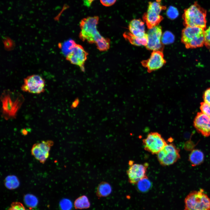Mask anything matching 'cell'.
Returning <instances> with one entry per match:
<instances>
[{"label": "cell", "mask_w": 210, "mask_h": 210, "mask_svg": "<svg viewBox=\"0 0 210 210\" xmlns=\"http://www.w3.org/2000/svg\"><path fill=\"white\" fill-rule=\"evenodd\" d=\"M2 103L1 116L6 120L16 118L17 113L24 102V99L20 92L5 90L0 97Z\"/></svg>", "instance_id": "6da1fadb"}, {"label": "cell", "mask_w": 210, "mask_h": 210, "mask_svg": "<svg viewBox=\"0 0 210 210\" xmlns=\"http://www.w3.org/2000/svg\"><path fill=\"white\" fill-rule=\"evenodd\" d=\"M206 11L195 1L184 10L182 17L186 27H198L205 29L206 27Z\"/></svg>", "instance_id": "7a4b0ae2"}, {"label": "cell", "mask_w": 210, "mask_h": 210, "mask_svg": "<svg viewBox=\"0 0 210 210\" xmlns=\"http://www.w3.org/2000/svg\"><path fill=\"white\" fill-rule=\"evenodd\" d=\"M99 18L97 16H89L81 20L80 22V38L90 44L95 43L103 37L98 31L97 26Z\"/></svg>", "instance_id": "3957f363"}, {"label": "cell", "mask_w": 210, "mask_h": 210, "mask_svg": "<svg viewBox=\"0 0 210 210\" xmlns=\"http://www.w3.org/2000/svg\"><path fill=\"white\" fill-rule=\"evenodd\" d=\"M204 29L186 27L182 32L181 41L187 49L202 47L204 43Z\"/></svg>", "instance_id": "277c9868"}, {"label": "cell", "mask_w": 210, "mask_h": 210, "mask_svg": "<svg viewBox=\"0 0 210 210\" xmlns=\"http://www.w3.org/2000/svg\"><path fill=\"white\" fill-rule=\"evenodd\" d=\"M184 203V210H210V198L202 189L190 192Z\"/></svg>", "instance_id": "5b68a950"}, {"label": "cell", "mask_w": 210, "mask_h": 210, "mask_svg": "<svg viewBox=\"0 0 210 210\" xmlns=\"http://www.w3.org/2000/svg\"><path fill=\"white\" fill-rule=\"evenodd\" d=\"M166 8V6L162 5L160 1L149 2L147 11L143 15V19L148 29L158 25L163 18L160 13Z\"/></svg>", "instance_id": "8992f818"}, {"label": "cell", "mask_w": 210, "mask_h": 210, "mask_svg": "<svg viewBox=\"0 0 210 210\" xmlns=\"http://www.w3.org/2000/svg\"><path fill=\"white\" fill-rule=\"evenodd\" d=\"M180 150L173 143H167L157 154L160 164L163 166L172 165L180 158Z\"/></svg>", "instance_id": "52a82bcc"}, {"label": "cell", "mask_w": 210, "mask_h": 210, "mask_svg": "<svg viewBox=\"0 0 210 210\" xmlns=\"http://www.w3.org/2000/svg\"><path fill=\"white\" fill-rule=\"evenodd\" d=\"M167 144L161 134L157 132L149 133L142 140L144 149L152 154H157Z\"/></svg>", "instance_id": "ba28073f"}, {"label": "cell", "mask_w": 210, "mask_h": 210, "mask_svg": "<svg viewBox=\"0 0 210 210\" xmlns=\"http://www.w3.org/2000/svg\"><path fill=\"white\" fill-rule=\"evenodd\" d=\"M45 86V80L42 77L33 74L24 79V83L21 88L24 92L38 94L44 92Z\"/></svg>", "instance_id": "9c48e42d"}, {"label": "cell", "mask_w": 210, "mask_h": 210, "mask_svg": "<svg viewBox=\"0 0 210 210\" xmlns=\"http://www.w3.org/2000/svg\"><path fill=\"white\" fill-rule=\"evenodd\" d=\"M129 168L126 171L128 182L132 184H136L141 179L147 176L146 175L148 164L135 163L133 161L129 162Z\"/></svg>", "instance_id": "30bf717a"}, {"label": "cell", "mask_w": 210, "mask_h": 210, "mask_svg": "<svg viewBox=\"0 0 210 210\" xmlns=\"http://www.w3.org/2000/svg\"><path fill=\"white\" fill-rule=\"evenodd\" d=\"M148 43L146 46L149 50L162 51L164 46L161 42L162 31L161 27L157 25L149 29L147 33Z\"/></svg>", "instance_id": "8fae6325"}, {"label": "cell", "mask_w": 210, "mask_h": 210, "mask_svg": "<svg viewBox=\"0 0 210 210\" xmlns=\"http://www.w3.org/2000/svg\"><path fill=\"white\" fill-rule=\"evenodd\" d=\"M54 142L51 140L42 141L34 144L31 149L32 155L42 164H44L49 156V152Z\"/></svg>", "instance_id": "7c38bea8"}, {"label": "cell", "mask_w": 210, "mask_h": 210, "mask_svg": "<svg viewBox=\"0 0 210 210\" xmlns=\"http://www.w3.org/2000/svg\"><path fill=\"white\" fill-rule=\"evenodd\" d=\"M88 55V52L81 45L76 44L72 51L66 56V59L71 63L79 66L81 71L84 72V64Z\"/></svg>", "instance_id": "4fadbf2b"}, {"label": "cell", "mask_w": 210, "mask_h": 210, "mask_svg": "<svg viewBox=\"0 0 210 210\" xmlns=\"http://www.w3.org/2000/svg\"><path fill=\"white\" fill-rule=\"evenodd\" d=\"M153 51L148 59L141 62L142 66L147 69L149 73L160 69L166 63L162 51Z\"/></svg>", "instance_id": "5bb4252c"}, {"label": "cell", "mask_w": 210, "mask_h": 210, "mask_svg": "<svg viewBox=\"0 0 210 210\" xmlns=\"http://www.w3.org/2000/svg\"><path fill=\"white\" fill-rule=\"evenodd\" d=\"M194 126L203 136L210 135V117L201 112L197 113L193 121Z\"/></svg>", "instance_id": "9a60e30c"}, {"label": "cell", "mask_w": 210, "mask_h": 210, "mask_svg": "<svg viewBox=\"0 0 210 210\" xmlns=\"http://www.w3.org/2000/svg\"><path fill=\"white\" fill-rule=\"evenodd\" d=\"M128 29L132 35L138 37L144 36L145 33L144 23L140 19H134L130 22Z\"/></svg>", "instance_id": "2e32d148"}, {"label": "cell", "mask_w": 210, "mask_h": 210, "mask_svg": "<svg viewBox=\"0 0 210 210\" xmlns=\"http://www.w3.org/2000/svg\"><path fill=\"white\" fill-rule=\"evenodd\" d=\"M123 36L131 43L135 46H146L147 45L148 39L147 34L144 36L138 37L132 35L130 32H126L124 34Z\"/></svg>", "instance_id": "e0dca14e"}, {"label": "cell", "mask_w": 210, "mask_h": 210, "mask_svg": "<svg viewBox=\"0 0 210 210\" xmlns=\"http://www.w3.org/2000/svg\"><path fill=\"white\" fill-rule=\"evenodd\" d=\"M112 191L111 185L106 182L103 181L98 185L96 190V195L99 197H106L110 194Z\"/></svg>", "instance_id": "ac0fdd59"}, {"label": "cell", "mask_w": 210, "mask_h": 210, "mask_svg": "<svg viewBox=\"0 0 210 210\" xmlns=\"http://www.w3.org/2000/svg\"><path fill=\"white\" fill-rule=\"evenodd\" d=\"M204 158L203 153L198 149L193 150L189 155V161L193 166H196L202 163Z\"/></svg>", "instance_id": "d6986e66"}, {"label": "cell", "mask_w": 210, "mask_h": 210, "mask_svg": "<svg viewBox=\"0 0 210 210\" xmlns=\"http://www.w3.org/2000/svg\"><path fill=\"white\" fill-rule=\"evenodd\" d=\"M76 209H84L89 208L90 204L88 197L85 195L81 196L77 198L74 203Z\"/></svg>", "instance_id": "ffe728a7"}, {"label": "cell", "mask_w": 210, "mask_h": 210, "mask_svg": "<svg viewBox=\"0 0 210 210\" xmlns=\"http://www.w3.org/2000/svg\"><path fill=\"white\" fill-rule=\"evenodd\" d=\"M24 200L25 205L29 209L27 210H35L38 201L37 198L31 194H27L24 197Z\"/></svg>", "instance_id": "44dd1931"}, {"label": "cell", "mask_w": 210, "mask_h": 210, "mask_svg": "<svg viewBox=\"0 0 210 210\" xmlns=\"http://www.w3.org/2000/svg\"><path fill=\"white\" fill-rule=\"evenodd\" d=\"M4 183L6 187L10 190L17 188L20 185V182L18 178L14 175L7 176L4 179Z\"/></svg>", "instance_id": "7402d4cb"}, {"label": "cell", "mask_w": 210, "mask_h": 210, "mask_svg": "<svg viewBox=\"0 0 210 210\" xmlns=\"http://www.w3.org/2000/svg\"><path fill=\"white\" fill-rule=\"evenodd\" d=\"M136 184L138 190L142 192H146L148 191L151 188L152 185L148 176L139 180Z\"/></svg>", "instance_id": "603a6c76"}, {"label": "cell", "mask_w": 210, "mask_h": 210, "mask_svg": "<svg viewBox=\"0 0 210 210\" xmlns=\"http://www.w3.org/2000/svg\"><path fill=\"white\" fill-rule=\"evenodd\" d=\"M110 40L108 38L103 37L97 41L96 43L97 48L100 51H106L110 47Z\"/></svg>", "instance_id": "cb8c5ba5"}, {"label": "cell", "mask_w": 210, "mask_h": 210, "mask_svg": "<svg viewBox=\"0 0 210 210\" xmlns=\"http://www.w3.org/2000/svg\"><path fill=\"white\" fill-rule=\"evenodd\" d=\"M76 43L73 40H69L65 42L62 46V51L66 56L73 50Z\"/></svg>", "instance_id": "d4e9b609"}, {"label": "cell", "mask_w": 210, "mask_h": 210, "mask_svg": "<svg viewBox=\"0 0 210 210\" xmlns=\"http://www.w3.org/2000/svg\"><path fill=\"white\" fill-rule=\"evenodd\" d=\"M174 35L170 32L166 31L162 35L161 42L163 45L169 44L174 42Z\"/></svg>", "instance_id": "484cf974"}, {"label": "cell", "mask_w": 210, "mask_h": 210, "mask_svg": "<svg viewBox=\"0 0 210 210\" xmlns=\"http://www.w3.org/2000/svg\"><path fill=\"white\" fill-rule=\"evenodd\" d=\"M59 206L61 210H71L73 208V204L70 200L64 198L60 201Z\"/></svg>", "instance_id": "4316f807"}, {"label": "cell", "mask_w": 210, "mask_h": 210, "mask_svg": "<svg viewBox=\"0 0 210 210\" xmlns=\"http://www.w3.org/2000/svg\"><path fill=\"white\" fill-rule=\"evenodd\" d=\"M178 11L175 7L170 6L167 9L166 15L168 18L173 20L176 19L178 16Z\"/></svg>", "instance_id": "83f0119b"}, {"label": "cell", "mask_w": 210, "mask_h": 210, "mask_svg": "<svg viewBox=\"0 0 210 210\" xmlns=\"http://www.w3.org/2000/svg\"><path fill=\"white\" fill-rule=\"evenodd\" d=\"M200 109L201 112L210 117V104L204 102L200 103Z\"/></svg>", "instance_id": "f1b7e54d"}, {"label": "cell", "mask_w": 210, "mask_h": 210, "mask_svg": "<svg viewBox=\"0 0 210 210\" xmlns=\"http://www.w3.org/2000/svg\"><path fill=\"white\" fill-rule=\"evenodd\" d=\"M8 210H27L23 205L18 202L12 203Z\"/></svg>", "instance_id": "f546056e"}, {"label": "cell", "mask_w": 210, "mask_h": 210, "mask_svg": "<svg viewBox=\"0 0 210 210\" xmlns=\"http://www.w3.org/2000/svg\"><path fill=\"white\" fill-rule=\"evenodd\" d=\"M204 45L207 48H210V26L204 31Z\"/></svg>", "instance_id": "4dcf8cb0"}, {"label": "cell", "mask_w": 210, "mask_h": 210, "mask_svg": "<svg viewBox=\"0 0 210 210\" xmlns=\"http://www.w3.org/2000/svg\"><path fill=\"white\" fill-rule=\"evenodd\" d=\"M204 102L210 104V88L207 89L204 92L203 95Z\"/></svg>", "instance_id": "1f68e13d"}, {"label": "cell", "mask_w": 210, "mask_h": 210, "mask_svg": "<svg viewBox=\"0 0 210 210\" xmlns=\"http://www.w3.org/2000/svg\"><path fill=\"white\" fill-rule=\"evenodd\" d=\"M117 0H100L101 3L103 6L108 7L113 5Z\"/></svg>", "instance_id": "d6a6232c"}, {"label": "cell", "mask_w": 210, "mask_h": 210, "mask_svg": "<svg viewBox=\"0 0 210 210\" xmlns=\"http://www.w3.org/2000/svg\"><path fill=\"white\" fill-rule=\"evenodd\" d=\"M79 103V100L78 98H76L73 102L71 106V107L72 109L76 108Z\"/></svg>", "instance_id": "836d02e7"}, {"label": "cell", "mask_w": 210, "mask_h": 210, "mask_svg": "<svg viewBox=\"0 0 210 210\" xmlns=\"http://www.w3.org/2000/svg\"><path fill=\"white\" fill-rule=\"evenodd\" d=\"M94 0H84V5L87 7H89Z\"/></svg>", "instance_id": "e575fe53"}, {"label": "cell", "mask_w": 210, "mask_h": 210, "mask_svg": "<svg viewBox=\"0 0 210 210\" xmlns=\"http://www.w3.org/2000/svg\"><path fill=\"white\" fill-rule=\"evenodd\" d=\"M21 132L23 135H26L28 133L27 131L25 129H23L21 130Z\"/></svg>", "instance_id": "d590c367"}]
</instances>
